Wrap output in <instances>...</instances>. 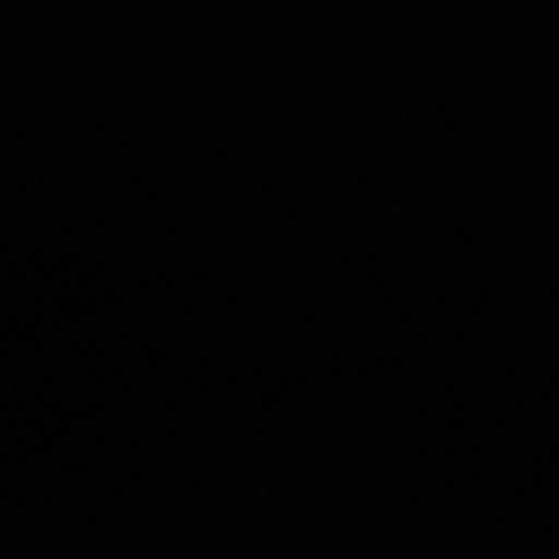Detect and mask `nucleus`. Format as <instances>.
Wrapping results in <instances>:
<instances>
[]
</instances>
